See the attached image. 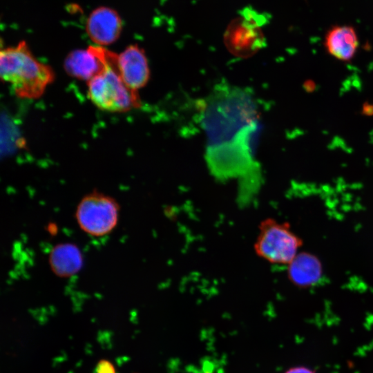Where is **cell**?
<instances>
[{
    "label": "cell",
    "mask_w": 373,
    "mask_h": 373,
    "mask_svg": "<svg viewBox=\"0 0 373 373\" xmlns=\"http://www.w3.org/2000/svg\"><path fill=\"white\" fill-rule=\"evenodd\" d=\"M286 373H314V372L307 367H297L289 369Z\"/></svg>",
    "instance_id": "obj_14"
},
{
    "label": "cell",
    "mask_w": 373,
    "mask_h": 373,
    "mask_svg": "<svg viewBox=\"0 0 373 373\" xmlns=\"http://www.w3.org/2000/svg\"><path fill=\"white\" fill-rule=\"evenodd\" d=\"M65 71L70 76L87 82L104 68L99 46H89L69 52L64 61Z\"/></svg>",
    "instance_id": "obj_9"
},
{
    "label": "cell",
    "mask_w": 373,
    "mask_h": 373,
    "mask_svg": "<svg viewBox=\"0 0 373 373\" xmlns=\"http://www.w3.org/2000/svg\"><path fill=\"white\" fill-rule=\"evenodd\" d=\"M96 373H116L113 365L107 360H101L97 364Z\"/></svg>",
    "instance_id": "obj_13"
},
{
    "label": "cell",
    "mask_w": 373,
    "mask_h": 373,
    "mask_svg": "<svg viewBox=\"0 0 373 373\" xmlns=\"http://www.w3.org/2000/svg\"><path fill=\"white\" fill-rule=\"evenodd\" d=\"M324 43L327 52L332 57L347 61L354 57L357 51L358 38L353 26L336 25L327 30Z\"/></svg>",
    "instance_id": "obj_10"
},
{
    "label": "cell",
    "mask_w": 373,
    "mask_h": 373,
    "mask_svg": "<svg viewBox=\"0 0 373 373\" xmlns=\"http://www.w3.org/2000/svg\"><path fill=\"white\" fill-rule=\"evenodd\" d=\"M287 265L289 279L298 287H305L315 285L323 274L320 260L309 253L298 254Z\"/></svg>",
    "instance_id": "obj_12"
},
{
    "label": "cell",
    "mask_w": 373,
    "mask_h": 373,
    "mask_svg": "<svg viewBox=\"0 0 373 373\" xmlns=\"http://www.w3.org/2000/svg\"><path fill=\"white\" fill-rule=\"evenodd\" d=\"M48 259L52 272L61 278L76 274L83 265V256L79 248L71 242L55 245L50 251Z\"/></svg>",
    "instance_id": "obj_11"
},
{
    "label": "cell",
    "mask_w": 373,
    "mask_h": 373,
    "mask_svg": "<svg viewBox=\"0 0 373 373\" xmlns=\"http://www.w3.org/2000/svg\"><path fill=\"white\" fill-rule=\"evenodd\" d=\"M119 206L112 197L93 191L84 196L75 211L80 229L87 234L100 237L111 233L116 227Z\"/></svg>",
    "instance_id": "obj_5"
},
{
    "label": "cell",
    "mask_w": 373,
    "mask_h": 373,
    "mask_svg": "<svg viewBox=\"0 0 373 373\" xmlns=\"http://www.w3.org/2000/svg\"><path fill=\"white\" fill-rule=\"evenodd\" d=\"M104 68L87 82L88 97L98 108L124 113L141 106L138 93L130 90L123 82L117 68V55L100 46Z\"/></svg>",
    "instance_id": "obj_3"
},
{
    "label": "cell",
    "mask_w": 373,
    "mask_h": 373,
    "mask_svg": "<svg viewBox=\"0 0 373 373\" xmlns=\"http://www.w3.org/2000/svg\"><path fill=\"white\" fill-rule=\"evenodd\" d=\"M301 245L302 240L291 231L288 222L267 218L259 225L254 250L259 257L270 263L288 265Z\"/></svg>",
    "instance_id": "obj_4"
},
{
    "label": "cell",
    "mask_w": 373,
    "mask_h": 373,
    "mask_svg": "<svg viewBox=\"0 0 373 373\" xmlns=\"http://www.w3.org/2000/svg\"><path fill=\"white\" fill-rule=\"evenodd\" d=\"M86 30L89 38L97 46H107L114 43L119 37L122 21L113 9L99 7L89 15Z\"/></svg>",
    "instance_id": "obj_8"
},
{
    "label": "cell",
    "mask_w": 373,
    "mask_h": 373,
    "mask_svg": "<svg viewBox=\"0 0 373 373\" xmlns=\"http://www.w3.org/2000/svg\"><path fill=\"white\" fill-rule=\"evenodd\" d=\"M117 64L119 75L130 90L137 93L146 85L150 77L149 62L138 45H130L118 54Z\"/></svg>",
    "instance_id": "obj_7"
},
{
    "label": "cell",
    "mask_w": 373,
    "mask_h": 373,
    "mask_svg": "<svg viewBox=\"0 0 373 373\" xmlns=\"http://www.w3.org/2000/svg\"><path fill=\"white\" fill-rule=\"evenodd\" d=\"M262 19L250 10H245L242 15L227 27L224 43L227 49L238 57L253 55L265 46V37L261 30Z\"/></svg>",
    "instance_id": "obj_6"
},
{
    "label": "cell",
    "mask_w": 373,
    "mask_h": 373,
    "mask_svg": "<svg viewBox=\"0 0 373 373\" xmlns=\"http://www.w3.org/2000/svg\"><path fill=\"white\" fill-rule=\"evenodd\" d=\"M200 125L206 136V162L216 178H246L258 170L261 119L248 90L227 84L216 86L202 102Z\"/></svg>",
    "instance_id": "obj_1"
},
{
    "label": "cell",
    "mask_w": 373,
    "mask_h": 373,
    "mask_svg": "<svg viewBox=\"0 0 373 373\" xmlns=\"http://www.w3.org/2000/svg\"><path fill=\"white\" fill-rule=\"evenodd\" d=\"M0 75L17 97L35 99L55 80L52 68L39 61L24 41L0 52Z\"/></svg>",
    "instance_id": "obj_2"
}]
</instances>
